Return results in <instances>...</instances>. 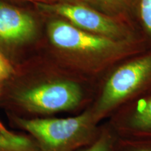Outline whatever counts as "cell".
Instances as JSON below:
<instances>
[{"label": "cell", "mask_w": 151, "mask_h": 151, "mask_svg": "<svg viewBox=\"0 0 151 151\" xmlns=\"http://www.w3.org/2000/svg\"><path fill=\"white\" fill-rule=\"evenodd\" d=\"M0 151H40L35 140L27 134L9 130L0 132Z\"/></svg>", "instance_id": "9"}, {"label": "cell", "mask_w": 151, "mask_h": 151, "mask_svg": "<svg viewBox=\"0 0 151 151\" xmlns=\"http://www.w3.org/2000/svg\"><path fill=\"white\" fill-rule=\"evenodd\" d=\"M36 23L29 14L0 2V41L20 43L29 41L36 33Z\"/></svg>", "instance_id": "7"}, {"label": "cell", "mask_w": 151, "mask_h": 151, "mask_svg": "<svg viewBox=\"0 0 151 151\" xmlns=\"http://www.w3.org/2000/svg\"><path fill=\"white\" fill-rule=\"evenodd\" d=\"M29 1H35L37 4L41 3V4H50V3H54L57 2V1H59V0H29Z\"/></svg>", "instance_id": "13"}, {"label": "cell", "mask_w": 151, "mask_h": 151, "mask_svg": "<svg viewBox=\"0 0 151 151\" xmlns=\"http://www.w3.org/2000/svg\"><path fill=\"white\" fill-rule=\"evenodd\" d=\"M45 13L58 16L79 29L116 40H137L145 38L134 24L109 16L81 2L57 1L37 4Z\"/></svg>", "instance_id": "5"}, {"label": "cell", "mask_w": 151, "mask_h": 151, "mask_svg": "<svg viewBox=\"0 0 151 151\" xmlns=\"http://www.w3.org/2000/svg\"><path fill=\"white\" fill-rule=\"evenodd\" d=\"M48 35L59 55L60 69L94 85L115 66L151 48L146 38L116 40L84 31L60 18L49 22Z\"/></svg>", "instance_id": "1"}, {"label": "cell", "mask_w": 151, "mask_h": 151, "mask_svg": "<svg viewBox=\"0 0 151 151\" xmlns=\"http://www.w3.org/2000/svg\"><path fill=\"white\" fill-rule=\"evenodd\" d=\"M0 54H1V52H0Z\"/></svg>", "instance_id": "15"}, {"label": "cell", "mask_w": 151, "mask_h": 151, "mask_svg": "<svg viewBox=\"0 0 151 151\" xmlns=\"http://www.w3.org/2000/svg\"><path fill=\"white\" fill-rule=\"evenodd\" d=\"M59 1H70V2H78V0H59Z\"/></svg>", "instance_id": "14"}, {"label": "cell", "mask_w": 151, "mask_h": 151, "mask_svg": "<svg viewBox=\"0 0 151 151\" xmlns=\"http://www.w3.org/2000/svg\"><path fill=\"white\" fill-rule=\"evenodd\" d=\"M113 151H151V139H125L117 137Z\"/></svg>", "instance_id": "11"}, {"label": "cell", "mask_w": 151, "mask_h": 151, "mask_svg": "<svg viewBox=\"0 0 151 151\" xmlns=\"http://www.w3.org/2000/svg\"><path fill=\"white\" fill-rule=\"evenodd\" d=\"M141 0H78V2L113 18L138 25L137 17Z\"/></svg>", "instance_id": "8"}, {"label": "cell", "mask_w": 151, "mask_h": 151, "mask_svg": "<svg viewBox=\"0 0 151 151\" xmlns=\"http://www.w3.org/2000/svg\"><path fill=\"white\" fill-rule=\"evenodd\" d=\"M7 116L14 127L32 138L40 151L78 150L97 137L101 124L94 120L88 107L67 118Z\"/></svg>", "instance_id": "4"}, {"label": "cell", "mask_w": 151, "mask_h": 151, "mask_svg": "<svg viewBox=\"0 0 151 151\" xmlns=\"http://www.w3.org/2000/svg\"><path fill=\"white\" fill-rule=\"evenodd\" d=\"M96 85L60 70L58 73L0 90V109L24 118L82 112L91 104Z\"/></svg>", "instance_id": "2"}, {"label": "cell", "mask_w": 151, "mask_h": 151, "mask_svg": "<svg viewBox=\"0 0 151 151\" xmlns=\"http://www.w3.org/2000/svg\"><path fill=\"white\" fill-rule=\"evenodd\" d=\"M104 122L118 137L151 139V92L123 105Z\"/></svg>", "instance_id": "6"}, {"label": "cell", "mask_w": 151, "mask_h": 151, "mask_svg": "<svg viewBox=\"0 0 151 151\" xmlns=\"http://www.w3.org/2000/svg\"><path fill=\"white\" fill-rule=\"evenodd\" d=\"M151 92V48L124 60L100 79L88 109L101 124L132 100Z\"/></svg>", "instance_id": "3"}, {"label": "cell", "mask_w": 151, "mask_h": 151, "mask_svg": "<svg viewBox=\"0 0 151 151\" xmlns=\"http://www.w3.org/2000/svg\"><path fill=\"white\" fill-rule=\"evenodd\" d=\"M137 22L142 35L151 43V0H141Z\"/></svg>", "instance_id": "12"}, {"label": "cell", "mask_w": 151, "mask_h": 151, "mask_svg": "<svg viewBox=\"0 0 151 151\" xmlns=\"http://www.w3.org/2000/svg\"><path fill=\"white\" fill-rule=\"evenodd\" d=\"M117 136L106 122L101 124L97 137L91 143L77 151H113Z\"/></svg>", "instance_id": "10"}]
</instances>
